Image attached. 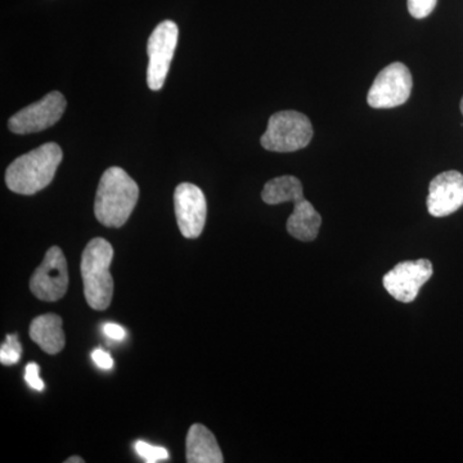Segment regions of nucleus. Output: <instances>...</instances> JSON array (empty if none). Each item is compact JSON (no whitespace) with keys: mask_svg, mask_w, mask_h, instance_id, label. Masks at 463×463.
<instances>
[{"mask_svg":"<svg viewBox=\"0 0 463 463\" xmlns=\"http://www.w3.org/2000/svg\"><path fill=\"white\" fill-rule=\"evenodd\" d=\"M66 463H83L84 459H81L80 457H71V458H67Z\"/></svg>","mask_w":463,"mask_h":463,"instance_id":"nucleus-22","label":"nucleus"},{"mask_svg":"<svg viewBox=\"0 0 463 463\" xmlns=\"http://www.w3.org/2000/svg\"><path fill=\"white\" fill-rule=\"evenodd\" d=\"M136 450L146 462L155 463L166 461L169 458V452L163 447H154L145 441H137Z\"/></svg>","mask_w":463,"mask_h":463,"instance_id":"nucleus-17","label":"nucleus"},{"mask_svg":"<svg viewBox=\"0 0 463 463\" xmlns=\"http://www.w3.org/2000/svg\"><path fill=\"white\" fill-rule=\"evenodd\" d=\"M139 187L129 174L118 166L103 173L94 201V214L100 224L120 228L132 215L138 203Z\"/></svg>","mask_w":463,"mask_h":463,"instance_id":"nucleus-1","label":"nucleus"},{"mask_svg":"<svg viewBox=\"0 0 463 463\" xmlns=\"http://www.w3.org/2000/svg\"><path fill=\"white\" fill-rule=\"evenodd\" d=\"M303 184L297 176L283 175L270 179L264 185L261 199L268 205H279L283 203H292L303 199Z\"/></svg>","mask_w":463,"mask_h":463,"instance_id":"nucleus-15","label":"nucleus"},{"mask_svg":"<svg viewBox=\"0 0 463 463\" xmlns=\"http://www.w3.org/2000/svg\"><path fill=\"white\" fill-rule=\"evenodd\" d=\"M431 276L432 265L428 259L402 261L383 276V288L395 300L412 303Z\"/></svg>","mask_w":463,"mask_h":463,"instance_id":"nucleus-9","label":"nucleus"},{"mask_svg":"<svg viewBox=\"0 0 463 463\" xmlns=\"http://www.w3.org/2000/svg\"><path fill=\"white\" fill-rule=\"evenodd\" d=\"M187 462L223 463V453L218 441L209 429L194 423L187 435Z\"/></svg>","mask_w":463,"mask_h":463,"instance_id":"nucleus-13","label":"nucleus"},{"mask_svg":"<svg viewBox=\"0 0 463 463\" xmlns=\"http://www.w3.org/2000/svg\"><path fill=\"white\" fill-rule=\"evenodd\" d=\"M67 108L65 97L60 91H51L38 102L27 106L8 120L12 133L32 134L53 127L62 118Z\"/></svg>","mask_w":463,"mask_h":463,"instance_id":"nucleus-8","label":"nucleus"},{"mask_svg":"<svg viewBox=\"0 0 463 463\" xmlns=\"http://www.w3.org/2000/svg\"><path fill=\"white\" fill-rule=\"evenodd\" d=\"M114 249L105 239H93L81 255L80 270L84 282V295L88 306L94 310H106L114 295V279L109 265Z\"/></svg>","mask_w":463,"mask_h":463,"instance_id":"nucleus-3","label":"nucleus"},{"mask_svg":"<svg viewBox=\"0 0 463 463\" xmlns=\"http://www.w3.org/2000/svg\"><path fill=\"white\" fill-rule=\"evenodd\" d=\"M174 209L183 236L190 240L200 237L207 215L205 194L201 188L192 183H181L174 192Z\"/></svg>","mask_w":463,"mask_h":463,"instance_id":"nucleus-10","label":"nucleus"},{"mask_svg":"<svg viewBox=\"0 0 463 463\" xmlns=\"http://www.w3.org/2000/svg\"><path fill=\"white\" fill-rule=\"evenodd\" d=\"M412 85L408 67L402 62L392 63L374 79L368 91V105L373 109L398 108L410 99Z\"/></svg>","mask_w":463,"mask_h":463,"instance_id":"nucleus-5","label":"nucleus"},{"mask_svg":"<svg viewBox=\"0 0 463 463\" xmlns=\"http://www.w3.org/2000/svg\"><path fill=\"white\" fill-rule=\"evenodd\" d=\"M103 332H105L106 336L109 337L111 340L121 341L125 337V330L121 326L115 325V323H108L103 327Z\"/></svg>","mask_w":463,"mask_h":463,"instance_id":"nucleus-21","label":"nucleus"},{"mask_svg":"<svg viewBox=\"0 0 463 463\" xmlns=\"http://www.w3.org/2000/svg\"><path fill=\"white\" fill-rule=\"evenodd\" d=\"M62 318L57 315L36 317L30 325V337L43 352L54 355L65 347L66 336L62 328Z\"/></svg>","mask_w":463,"mask_h":463,"instance_id":"nucleus-12","label":"nucleus"},{"mask_svg":"<svg viewBox=\"0 0 463 463\" xmlns=\"http://www.w3.org/2000/svg\"><path fill=\"white\" fill-rule=\"evenodd\" d=\"M25 380L29 383L30 388L36 390V392H43L44 390V383L39 376V365L36 364H29L26 365Z\"/></svg>","mask_w":463,"mask_h":463,"instance_id":"nucleus-19","label":"nucleus"},{"mask_svg":"<svg viewBox=\"0 0 463 463\" xmlns=\"http://www.w3.org/2000/svg\"><path fill=\"white\" fill-rule=\"evenodd\" d=\"M428 210L435 218H444L463 206V174L448 170L435 176L429 187Z\"/></svg>","mask_w":463,"mask_h":463,"instance_id":"nucleus-11","label":"nucleus"},{"mask_svg":"<svg viewBox=\"0 0 463 463\" xmlns=\"http://www.w3.org/2000/svg\"><path fill=\"white\" fill-rule=\"evenodd\" d=\"M179 30L173 21H163L148 39L147 83L151 90H160L165 83L170 63L178 44Z\"/></svg>","mask_w":463,"mask_h":463,"instance_id":"nucleus-6","label":"nucleus"},{"mask_svg":"<svg viewBox=\"0 0 463 463\" xmlns=\"http://www.w3.org/2000/svg\"><path fill=\"white\" fill-rule=\"evenodd\" d=\"M23 354V346L18 343L17 335H8L0 347V362L5 365L16 364Z\"/></svg>","mask_w":463,"mask_h":463,"instance_id":"nucleus-16","label":"nucleus"},{"mask_svg":"<svg viewBox=\"0 0 463 463\" xmlns=\"http://www.w3.org/2000/svg\"><path fill=\"white\" fill-rule=\"evenodd\" d=\"M461 112H462V115H463V99L461 100Z\"/></svg>","mask_w":463,"mask_h":463,"instance_id":"nucleus-23","label":"nucleus"},{"mask_svg":"<svg viewBox=\"0 0 463 463\" xmlns=\"http://www.w3.org/2000/svg\"><path fill=\"white\" fill-rule=\"evenodd\" d=\"M313 138L307 116L298 111H281L270 116L261 146L272 152H295L306 148Z\"/></svg>","mask_w":463,"mask_h":463,"instance_id":"nucleus-4","label":"nucleus"},{"mask_svg":"<svg viewBox=\"0 0 463 463\" xmlns=\"http://www.w3.org/2000/svg\"><path fill=\"white\" fill-rule=\"evenodd\" d=\"M91 358H93L94 364L99 365V368H103V370H109V368H112V365H114V361H112L111 356L100 349L94 350V352L91 353Z\"/></svg>","mask_w":463,"mask_h":463,"instance_id":"nucleus-20","label":"nucleus"},{"mask_svg":"<svg viewBox=\"0 0 463 463\" xmlns=\"http://www.w3.org/2000/svg\"><path fill=\"white\" fill-rule=\"evenodd\" d=\"M438 0H407L408 11L411 16L422 20L430 16L432 11L437 7Z\"/></svg>","mask_w":463,"mask_h":463,"instance_id":"nucleus-18","label":"nucleus"},{"mask_svg":"<svg viewBox=\"0 0 463 463\" xmlns=\"http://www.w3.org/2000/svg\"><path fill=\"white\" fill-rule=\"evenodd\" d=\"M69 288V269L62 250L53 246L48 250L44 260L36 268L32 279H30V289L33 297L39 300L53 301L60 300L65 297Z\"/></svg>","mask_w":463,"mask_h":463,"instance_id":"nucleus-7","label":"nucleus"},{"mask_svg":"<svg viewBox=\"0 0 463 463\" xmlns=\"http://www.w3.org/2000/svg\"><path fill=\"white\" fill-rule=\"evenodd\" d=\"M62 149L50 142L16 158L5 172L7 187L14 194H35L51 184L62 161Z\"/></svg>","mask_w":463,"mask_h":463,"instance_id":"nucleus-2","label":"nucleus"},{"mask_svg":"<svg viewBox=\"0 0 463 463\" xmlns=\"http://www.w3.org/2000/svg\"><path fill=\"white\" fill-rule=\"evenodd\" d=\"M294 212L288 219V232L292 237L303 242L315 241L322 224V216L309 201L300 199L294 203Z\"/></svg>","mask_w":463,"mask_h":463,"instance_id":"nucleus-14","label":"nucleus"}]
</instances>
